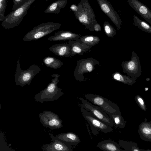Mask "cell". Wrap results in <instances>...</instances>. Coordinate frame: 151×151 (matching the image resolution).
<instances>
[{
    "label": "cell",
    "mask_w": 151,
    "mask_h": 151,
    "mask_svg": "<svg viewBox=\"0 0 151 151\" xmlns=\"http://www.w3.org/2000/svg\"><path fill=\"white\" fill-rule=\"evenodd\" d=\"M13 5L12 11L14 10L24 4L28 0H12Z\"/></svg>",
    "instance_id": "obj_31"
},
{
    "label": "cell",
    "mask_w": 151,
    "mask_h": 151,
    "mask_svg": "<svg viewBox=\"0 0 151 151\" xmlns=\"http://www.w3.org/2000/svg\"><path fill=\"white\" fill-rule=\"evenodd\" d=\"M123 71L129 76L136 79L139 78L142 74V67L139 58L133 50L130 60L122 62Z\"/></svg>",
    "instance_id": "obj_10"
},
{
    "label": "cell",
    "mask_w": 151,
    "mask_h": 151,
    "mask_svg": "<svg viewBox=\"0 0 151 151\" xmlns=\"http://www.w3.org/2000/svg\"><path fill=\"white\" fill-rule=\"evenodd\" d=\"M101 10L110 19L118 30L121 28L122 21L117 12L107 0H97Z\"/></svg>",
    "instance_id": "obj_12"
},
{
    "label": "cell",
    "mask_w": 151,
    "mask_h": 151,
    "mask_svg": "<svg viewBox=\"0 0 151 151\" xmlns=\"http://www.w3.org/2000/svg\"><path fill=\"white\" fill-rule=\"evenodd\" d=\"M77 6V10L73 12L76 19L86 29L94 31V26L97 22L94 11L88 0H81Z\"/></svg>",
    "instance_id": "obj_1"
},
{
    "label": "cell",
    "mask_w": 151,
    "mask_h": 151,
    "mask_svg": "<svg viewBox=\"0 0 151 151\" xmlns=\"http://www.w3.org/2000/svg\"><path fill=\"white\" fill-rule=\"evenodd\" d=\"M84 96L87 100L99 106L106 113H113L120 110L117 104L101 96L87 93L85 94Z\"/></svg>",
    "instance_id": "obj_8"
},
{
    "label": "cell",
    "mask_w": 151,
    "mask_h": 151,
    "mask_svg": "<svg viewBox=\"0 0 151 151\" xmlns=\"http://www.w3.org/2000/svg\"><path fill=\"white\" fill-rule=\"evenodd\" d=\"M138 131L142 139L151 142V120L147 122V119L145 118L139 125Z\"/></svg>",
    "instance_id": "obj_18"
},
{
    "label": "cell",
    "mask_w": 151,
    "mask_h": 151,
    "mask_svg": "<svg viewBox=\"0 0 151 151\" xmlns=\"http://www.w3.org/2000/svg\"><path fill=\"white\" fill-rule=\"evenodd\" d=\"M36 0H28L24 4L6 16L2 21V27L9 29L16 27L19 24L27 13V11Z\"/></svg>",
    "instance_id": "obj_3"
},
{
    "label": "cell",
    "mask_w": 151,
    "mask_h": 151,
    "mask_svg": "<svg viewBox=\"0 0 151 151\" xmlns=\"http://www.w3.org/2000/svg\"><path fill=\"white\" fill-rule=\"evenodd\" d=\"M40 121L42 125L51 130L58 129L63 127V120L58 115L49 110H45L39 115Z\"/></svg>",
    "instance_id": "obj_11"
},
{
    "label": "cell",
    "mask_w": 151,
    "mask_h": 151,
    "mask_svg": "<svg viewBox=\"0 0 151 151\" xmlns=\"http://www.w3.org/2000/svg\"><path fill=\"white\" fill-rule=\"evenodd\" d=\"M43 61L46 66L54 69L59 68L63 65L60 60L52 56L45 57L43 59Z\"/></svg>",
    "instance_id": "obj_25"
},
{
    "label": "cell",
    "mask_w": 151,
    "mask_h": 151,
    "mask_svg": "<svg viewBox=\"0 0 151 151\" xmlns=\"http://www.w3.org/2000/svg\"><path fill=\"white\" fill-rule=\"evenodd\" d=\"M76 41L92 47L99 43L100 41V39L99 37L97 36L84 35L81 36L78 40Z\"/></svg>",
    "instance_id": "obj_26"
},
{
    "label": "cell",
    "mask_w": 151,
    "mask_h": 151,
    "mask_svg": "<svg viewBox=\"0 0 151 151\" xmlns=\"http://www.w3.org/2000/svg\"><path fill=\"white\" fill-rule=\"evenodd\" d=\"M81 37L80 35L70 31L60 30L56 32L54 35L48 38V40L50 41H53L68 40H78Z\"/></svg>",
    "instance_id": "obj_15"
},
{
    "label": "cell",
    "mask_w": 151,
    "mask_h": 151,
    "mask_svg": "<svg viewBox=\"0 0 151 151\" xmlns=\"http://www.w3.org/2000/svg\"><path fill=\"white\" fill-rule=\"evenodd\" d=\"M97 147L101 150L104 151H125L121 148L119 143L109 140H105L98 143Z\"/></svg>",
    "instance_id": "obj_20"
},
{
    "label": "cell",
    "mask_w": 151,
    "mask_h": 151,
    "mask_svg": "<svg viewBox=\"0 0 151 151\" xmlns=\"http://www.w3.org/2000/svg\"><path fill=\"white\" fill-rule=\"evenodd\" d=\"M112 78L115 81L131 86L134 84L137 81V79L129 76L123 75L118 71H116L112 74Z\"/></svg>",
    "instance_id": "obj_23"
},
{
    "label": "cell",
    "mask_w": 151,
    "mask_h": 151,
    "mask_svg": "<svg viewBox=\"0 0 151 151\" xmlns=\"http://www.w3.org/2000/svg\"><path fill=\"white\" fill-rule=\"evenodd\" d=\"M20 60L19 57L14 75L15 82L17 85L23 87L26 85H29L33 78L41 69L39 66L33 64L27 70H22L20 68Z\"/></svg>",
    "instance_id": "obj_5"
},
{
    "label": "cell",
    "mask_w": 151,
    "mask_h": 151,
    "mask_svg": "<svg viewBox=\"0 0 151 151\" xmlns=\"http://www.w3.org/2000/svg\"><path fill=\"white\" fill-rule=\"evenodd\" d=\"M49 49L56 55L60 57H67L73 56L70 45L68 43L55 44L51 46Z\"/></svg>",
    "instance_id": "obj_16"
},
{
    "label": "cell",
    "mask_w": 151,
    "mask_h": 151,
    "mask_svg": "<svg viewBox=\"0 0 151 151\" xmlns=\"http://www.w3.org/2000/svg\"><path fill=\"white\" fill-rule=\"evenodd\" d=\"M60 75L53 74L51 76L54 78L46 87L37 94L34 97L35 100L42 104L44 102L52 101L59 99L64 93L57 85L59 82V78Z\"/></svg>",
    "instance_id": "obj_2"
},
{
    "label": "cell",
    "mask_w": 151,
    "mask_h": 151,
    "mask_svg": "<svg viewBox=\"0 0 151 151\" xmlns=\"http://www.w3.org/2000/svg\"><path fill=\"white\" fill-rule=\"evenodd\" d=\"M68 43L70 45L73 56L76 55H83L84 53L88 52L92 47L91 46L76 40H69Z\"/></svg>",
    "instance_id": "obj_19"
},
{
    "label": "cell",
    "mask_w": 151,
    "mask_h": 151,
    "mask_svg": "<svg viewBox=\"0 0 151 151\" xmlns=\"http://www.w3.org/2000/svg\"><path fill=\"white\" fill-rule=\"evenodd\" d=\"M49 0H46V1H49Z\"/></svg>",
    "instance_id": "obj_34"
},
{
    "label": "cell",
    "mask_w": 151,
    "mask_h": 151,
    "mask_svg": "<svg viewBox=\"0 0 151 151\" xmlns=\"http://www.w3.org/2000/svg\"><path fill=\"white\" fill-rule=\"evenodd\" d=\"M54 137L56 139L72 146H76L81 142L78 136L72 132L60 133Z\"/></svg>",
    "instance_id": "obj_17"
},
{
    "label": "cell",
    "mask_w": 151,
    "mask_h": 151,
    "mask_svg": "<svg viewBox=\"0 0 151 151\" xmlns=\"http://www.w3.org/2000/svg\"><path fill=\"white\" fill-rule=\"evenodd\" d=\"M94 29L96 32L101 31V28L100 25L98 23L96 24L94 27Z\"/></svg>",
    "instance_id": "obj_32"
},
{
    "label": "cell",
    "mask_w": 151,
    "mask_h": 151,
    "mask_svg": "<svg viewBox=\"0 0 151 151\" xmlns=\"http://www.w3.org/2000/svg\"><path fill=\"white\" fill-rule=\"evenodd\" d=\"M104 31L106 36L113 37L116 34L115 29L108 21H105L103 24Z\"/></svg>",
    "instance_id": "obj_28"
},
{
    "label": "cell",
    "mask_w": 151,
    "mask_h": 151,
    "mask_svg": "<svg viewBox=\"0 0 151 151\" xmlns=\"http://www.w3.org/2000/svg\"><path fill=\"white\" fill-rule=\"evenodd\" d=\"M52 142L42 145V149L44 151H72V146L56 139L52 134L49 133Z\"/></svg>",
    "instance_id": "obj_13"
},
{
    "label": "cell",
    "mask_w": 151,
    "mask_h": 151,
    "mask_svg": "<svg viewBox=\"0 0 151 151\" xmlns=\"http://www.w3.org/2000/svg\"><path fill=\"white\" fill-rule=\"evenodd\" d=\"M78 7L77 5L75 4H73L70 6V9L73 12L76 11Z\"/></svg>",
    "instance_id": "obj_33"
},
{
    "label": "cell",
    "mask_w": 151,
    "mask_h": 151,
    "mask_svg": "<svg viewBox=\"0 0 151 151\" xmlns=\"http://www.w3.org/2000/svg\"><path fill=\"white\" fill-rule=\"evenodd\" d=\"M79 99L82 103L80 104L81 107L108 125L112 127H114L112 120L100 107L91 103L83 98H79Z\"/></svg>",
    "instance_id": "obj_9"
},
{
    "label": "cell",
    "mask_w": 151,
    "mask_h": 151,
    "mask_svg": "<svg viewBox=\"0 0 151 151\" xmlns=\"http://www.w3.org/2000/svg\"><path fill=\"white\" fill-rule=\"evenodd\" d=\"M134 25L141 30L151 34V26L135 15L133 17Z\"/></svg>",
    "instance_id": "obj_27"
},
{
    "label": "cell",
    "mask_w": 151,
    "mask_h": 151,
    "mask_svg": "<svg viewBox=\"0 0 151 151\" xmlns=\"http://www.w3.org/2000/svg\"><path fill=\"white\" fill-rule=\"evenodd\" d=\"M106 113L113 121L115 128L123 129L125 127L126 121L122 116L120 110L113 113Z\"/></svg>",
    "instance_id": "obj_22"
},
{
    "label": "cell",
    "mask_w": 151,
    "mask_h": 151,
    "mask_svg": "<svg viewBox=\"0 0 151 151\" xmlns=\"http://www.w3.org/2000/svg\"><path fill=\"white\" fill-rule=\"evenodd\" d=\"M80 110L84 119L89 124L94 135L98 134L99 131L105 133L113 131L112 127L100 120L83 107H81Z\"/></svg>",
    "instance_id": "obj_6"
},
{
    "label": "cell",
    "mask_w": 151,
    "mask_h": 151,
    "mask_svg": "<svg viewBox=\"0 0 151 151\" xmlns=\"http://www.w3.org/2000/svg\"><path fill=\"white\" fill-rule=\"evenodd\" d=\"M67 3V0H58L50 4L47 8L44 13L58 14L60 10L64 8Z\"/></svg>",
    "instance_id": "obj_21"
},
{
    "label": "cell",
    "mask_w": 151,
    "mask_h": 151,
    "mask_svg": "<svg viewBox=\"0 0 151 151\" xmlns=\"http://www.w3.org/2000/svg\"><path fill=\"white\" fill-rule=\"evenodd\" d=\"M134 99L137 104L141 109L144 111H146L147 107L142 97L140 95H137L135 96Z\"/></svg>",
    "instance_id": "obj_30"
},
{
    "label": "cell",
    "mask_w": 151,
    "mask_h": 151,
    "mask_svg": "<svg viewBox=\"0 0 151 151\" xmlns=\"http://www.w3.org/2000/svg\"><path fill=\"white\" fill-rule=\"evenodd\" d=\"M118 143L120 147L126 151H149L151 150L142 149L138 147L137 144L133 142L119 140Z\"/></svg>",
    "instance_id": "obj_24"
},
{
    "label": "cell",
    "mask_w": 151,
    "mask_h": 151,
    "mask_svg": "<svg viewBox=\"0 0 151 151\" xmlns=\"http://www.w3.org/2000/svg\"><path fill=\"white\" fill-rule=\"evenodd\" d=\"M7 5V0H0V21H3L5 18V10Z\"/></svg>",
    "instance_id": "obj_29"
},
{
    "label": "cell",
    "mask_w": 151,
    "mask_h": 151,
    "mask_svg": "<svg viewBox=\"0 0 151 151\" xmlns=\"http://www.w3.org/2000/svg\"><path fill=\"white\" fill-rule=\"evenodd\" d=\"M128 4L151 25V10L138 0H127Z\"/></svg>",
    "instance_id": "obj_14"
},
{
    "label": "cell",
    "mask_w": 151,
    "mask_h": 151,
    "mask_svg": "<svg viewBox=\"0 0 151 151\" xmlns=\"http://www.w3.org/2000/svg\"><path fill=\"white\" fill-rule=\"evenodd\" d=\"M61 24L52 22L42 23L27 33L23 40L25 41L36 40L60 28Z\"/></svg>",
    "instance_id": "obj_4"
},
{
    "label": "cell",
    "mask_w": 151,
    "mask_h": 151,
    "mask_svg": "<svg viewBox=\"0 0 151 151\" xmlns=\"http://www.w3.org/2000/svg\"><path fill=\"white\" fill-rule=\"evenodd\" d=\"M99 62L93 58H88L78 60L74 72L75 79L80 81L86 80L83 74L85 73L92 72L96 65H100Z\"/></svg>",
    "instance_id": "obj_7"
}]
</instances>
